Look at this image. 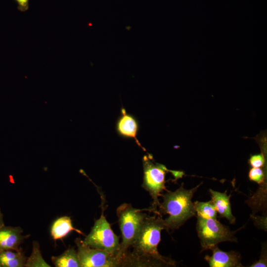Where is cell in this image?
Segmentation results:
<instances>
[{
	"instance_id": "obj_7",
	"label": "cell",
	"mask_w": 267,
	"mask_h": 267,
	"mask_svg": "<svg viewBox=\"0 0 267 267\" xmlns=\"http://www.w3.org/2000/svg\"><path fill=\"white\" fill-rule=\"evenodd\" d=\"M81 267H113L120 266L116 255L93 248L85 244L80 238L75 241Z\"/></svg>"
},
{
	"instance_id": "obj_10",
	"label": "cell",
	"mask_w": 267,
	"mask_h": 267,
	"mask_svg": "<svg viewBox=\"0 0 267 267\" xmlns=\"http://www.w3.org/2000/svg\"><path fill=\"white\" fill-rule=\"evenodd\" d=\"M22 229L19 226L12 227L3 225L0 228V251H18L20 244L29 236L23 235Z\"/></svg>"
},
{
	"instance_id": "obj_12",
	"label": "cell",
	"mask_w": 267,
	"mask_h": 267,
	"mask_svg": "<svg viewBox=\"0 0 267 267\" xmlns=\"http://www.w3.org/2000/svg\"><path fill=\"white\" fill-rule=\"evenodd\" d=\"M73 230L85 235L81 230L73 226L70 217L64 216L54 221L51 227L50 233L52 238L56 240L62 239Z\"/></svg>"
},
{
	"instance_id": "obj_2",
	"label": "cell",
	"mask_w": 267,
	"mask_h": 267,
	"mask_svg": "<svg viewBox=\"0 0 267 267\" xmlns=\"http://www.w3.org/2000/svg\"><path fill=\"white\" fill-rule=\"evenodd\" d=\"M201 184L190 189H184L181 185L175 191L167 190L165 194L161 195L163 201L158 206V214L160 216L161 214L169 215L163 219L166 229H178L195 215L192 198Z\"/></svg>"
},
{
	"instance_id": "obj_8",
	"label": "cell",
	"mask_w": 267,
	"mask_h": 267,
	"mask_svg": "<svg viewBox=\"0 0 267 267\" xmlns=\"http://www.w3.org/2000/svg\"><path fill=\"white\" fill-rule=\"evenodd\" d=\"M139 128V124L137 118L134 115L128 113L126 109L122 107L120 115L116 121L115 125L117 134L123 138L134 139L138 146L143 150L146 151L137 138Z\"/></svg>"
},
{
	"instance_id": "obj_15",
	"label": "cell",
	"mask_w": 267,
	"mask_h": 267,
	"mask_svg": "<svg viewBox=\"0 0 267 267\" xmlns=\"http://www.w3.org/2000/svg\"><path fill=\"white\" fill-rule=\"evenodd\" d=\"M193 204L197 217L204 219H217V212L211 201L208 202L196 201Z\"/></svg>"
},
{
	"instance_id": "obj_1",
	"label": "cell",
	"mask_w": 267,
	"mask_h": 267,
	"mask_svg": "<svg viewBox=\"0 0 267 267\" xmlns=\"http://www.w3.org/2000/svg\"><path fill=\"white\" fill-rule=\"evenodd\" d=\"M165 229L162 217L146 215L140 233L133 244V251L127 252L122 266H174L173 261L161 255L157 249L161 239V231Z\"/></svg>"
},
{
	"instance_id": "obj_16",
	"label": "cell",
	"mask_w": 267,
	"mask_h": 267,
	"mask_svg": "<svg viewBox=\"0 0 267 267\" xmlns=\"http://www.w3.org/2000/svg\"><path fill=\"white\" fill-rule=\"evenodd\" d=\"M25 267H50L43 259L38 242H33L32 254L27 260Z\"/></svg>"
},
{
	"instance_id": "obj_19",
	"label": "cell",
	"mask_w": 267,
	"mask_h": 267,
	"mask_svg": "<svg viewBox=\"0 0 267 267\" xmlns=\"http://www.w3.org/2000/svg\"><path fill=\"white\" fill-rule=\"evenodd\" d=\"M267 250L266 248L263 249L262 251L261 256L260 259L252 264L251 267H267Z\"/></svg>"
},
{
	"instance_id": "obj_11",
	"label": "cell",
	"mask_w": 267,
	"mask_h": 267,
	"mask_svg": "<svg viewBox=\"0 0 267 267\" xmlns=\"http://www.w3.org/2000/svg\"><path fill=\"white\" fill-rule=\"evenodd\" d=\"M211 194V201L220 217L226 218L230 223H234L235 218L232 214L230 203V195H227L226 191L223 193L209 190Z\"/></svg>"
},
{
	"instance_id": "obj_14",
	"label": "cell",
	"mask_w": 267,
	"mask_h": 267,
	"mask_svg": "<svg viewBox=\"0 0 267 267\" xmlns=\"http://www.w3.org/2000/svg\"><path fill=\"white\" fill-rule=\"evenodd\" d=\"M51 261L56 267H81L77 252L69 248L61 255L51 257Z\"/></svg>"
},
{
	"instance_id": "obj_3",
	"label": "cell",
	"mask_w": 267,
	"mask_h": 267,
	"mask_svg": "<svg viewBox=\"0 0 267 267\" xmlns=\"http://www.w3.org/2000/svg\"><path fill=\"white\" fill-rule=\"evenodd\" d=\"M117 215L122 238L117 257L122 266L123 259L129 249L138 236L147 215L127 203H124L117 208Z\"/></svg>"
},
{
	"instance_id": "obj_18",
	"label": "cell",
	"mask_w": 267,
	"mask_h": 267,
	"mask_svg": "<svg viewBox=\"0 0 267 267\" xmlns=\"http://www.w3.org/2000/svg\"><path fill=\"white\" fill-rule=\"evenodd\" d=\"M265 157L262 154L252 156L249 159V163L253 168L263 167L265 164Z\"/></svg>"
},
{
	"instance_id": "obj_17",
	"label": "cell",
	"mask_w": 267,
	"mask_h": 267,
	"mask_svg": "<svg viewBox=\"0 0 267 267\" xmlns=\"http://www.w3.org/2000/svg\"><path fill=\"white\" fill-rule=\"evenodd\" d=\"M249 178L251 180L262 184L264 183L265 176L261 168H253L249 171Z\"/></svg>"
},
{
	"instance_id": "obj_9",
	"label": "cell",
	"mask_w": 267,
	"mask_h": 267,
	"mask_svg": "<svg viewBox=\"0 0 267 267\" xmlns=\"http://www.w3.org/2000/svg\"><path fill=\"white\" fill-rule=\"evenodd\" d=\"M212 255H207L205 259L210 267H242L240 255L234 252H224L217 245L213 247Z\"/></svg>"
},
{
	"instance_id": "obj_21",
	"label": "cell",
	"mask_w": 267,
	"mask_h": 267,
	"mask_svg": "<svg viewBox=\"0 0 267 267\" xmlns=\"http://www.w3.org/2000/svg\"><path fill=\"white\" fill-rule=\"evenodd\" d=\"M4 225L3 220V215L0 211V228Z\"/></svg>"
},
{
	"instance_id": "obj_20",
	"label": "cell",
	"mask_w": 267,
	"mask_h": 267,
	"mask_svg": "<svg viewBox=\"0 0 267 267\" xmlns=\"http://www.w3.org/2000/svg\"><path fill=\"white\" fill-rule=\"evenodd\" d=\"M18 4L19 10L24 12L27 11L29 8V0H14Z\"/></svg>"
},
{
	"instance_id": "obj_5",
	"label": "cell",
	"mask_w": 267,
	"mask_h": 267,
	"mask_svg": "<svg viewBox=\"0 0 267 267\" xmlns=\"http://www.w3.org/2000/svg\"><path fill=\"white\" fill-rule=\"evenodd\" d=\"M196 229L203 250L211 249L219 243L237 242L235 232L217 219L197 217Z\"/></svg>"
},
{
	"instance_id": "obj_13",
	"label": "cell",
	"mask_w": 267,
	"mask_h": 267,
	"mask_svg": "<svg viewBox=\"0 0 267 267\" xmlns=\"http://www.w3.org/2000/svg\"><path fill=\"white\" fill-rule=\"evenodd\" d=\"M27 258L21 248L18 251H0V267H25Z\"/></svg>"
},
{
	"instance_id": "obj_6",
	"label": "cell",
	"mask_w": 267,
	"mask_h": 267,
	"mask_svg": "<svg viewBox=\"0 0 267 267\" xmlns=\"http://www.w3.org/2000/svg\"><path fill=\"white\" fill-rule=\"evenodd\" d=\"M83 242L90 247L107 251L117 257L120 245L119 237L113 231L104 217L103 209L100 218L95 221Z\"/></svg>"
},
{
	"instance_id": "obj_4",
	"label": "cell",
	"mask_w": 267,
	"mask_h": 267,
	"mask_svg": "<svg viewBox=\"0 0 267 267\" xmlns=\"http://www.w3.org/2000/svg\"><path fill=\"white\" fill-rule=\"evenodd\" d=\"M143 169V183L142 187L147 191L153 199L150 211L158 214L157 210L160 202L158 197L164 190H167L165 186V176L170 172L163 165L153 161L151 154L144 155L142 158Z\"/></svg>"
}]
</instances>
